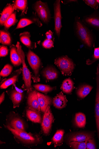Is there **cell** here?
Here are the masks:
<instances>
[{
    "label": "cell",
    "instance_id": "6da1fadb",
    "mask_svg": "<svg viewBox=\"0 0 99 149\" xmlns=\"http://www.w3.org/2000/svg\"><path fill=\"white\" fill-rule=\"evenodd\" d=\"M4 126L6 129L11 132L16 142L24 146L30 147L43 142V139L39 134L28 133L26 131L13 129L5 125Z\"/></svg>",
    "mask_w": 99,
    "mask_h": 149
},
{
    "label": "cell",
    "instance_id": "7a4b0ae2",
    "mask_svg": "<svg viewBox=\"0 0 99 149\" xmlns=\"http://www.w3.org/2000/svg\"><path fill=\"white\" fill-rule=\"evenodd\" d=\"M73 29L75 36L85 46L89 48L93 47V35L78 16L75 18Z\"/></svg>",
    "mask_w": 99,
    "mask_h": 149
},
{
    "label": "cell",
    "instance_id": "3957f363",
    "mask_svg": "<svg viewBox=\"0 0 99 149\" xmlns=\"http://www.w3.org/2000/svg\"><path fill=\"white\" fill-rule=\"evenodd\" d=\"M5 125L14 130L26 132L28 127L25 120L13 111L10 112L7 115Z\"/></svg>",
    "mask_w": 99,
    "mask_h": 149
},
{
    "label": "cell",
    "instance_id": "277c9868",
    "mask_svg": "<svg viewBox=\"0 0 99 149\" xmlns=\"http://www.w3.org/2000/svg\"><path fill=\"white\" fill-rule=\"evenodd\" d=\"M16 46L17 51L21 59L22 65L23 79L24 84L23 88L28 92L33 89L31 84L32 75L25 63V53L22 49L20 43L18 42Z\"/></svg>",
    "mask_w": 99,
    "mask_h": 149
},
{
    "label": "cell",
    "instance_id": "5b68a950",
    "mask_svg": "<svg viewBox=\"0 0 99 149\" xmlns=\"http://www.w3.org/2000/svg\"><path fill=\"white\" fill-rule=\"evenodd\" d=\"M27 58L28 63L34 73V76L33 77L34 83L39 82V72L41 66L40 59L36 54L30 49L27 53Z\"/></svg>",
    "mask_w": 99,
    "mask_h": 149
},
{
    "label": "cell",
    "instance_id": "8992f818",
    "mask_svg": "<svg viewBox=\"0 0 99 149\" xmlns=\"http://www.w3.org/2000/svg\"><path fill=\"white\" fill-rule=\"evenodd\" d=\"M54 62L64 75H70L75 68L73 62L67 56H63L56 58Z\"/></svg>",
    "mask_w": 99,
    "mask_h": 149
},
{
    "label": "cell",
    "instance_id": "52a82bcc",
    "mask_svg": "<svg viewBox=\"0 0 99 149\" xmlns=\"http://www.w3.org/2000/svg\"><path fill=\"white\" fill-rule=\"evenodd\" d=\"M34 8L40 20L44 23L48 24L51 19V15L48 4L41 1L37 2Z\"/></svg>",
    "mask_w": 99,
    "mask_h": 149
},
{
    "label": "cell",
    "instance_id": "ba28073f",
    "mask_svg": "<svg viewBox=\"0 0 99 149\" xmlns=\"http://www.w3.org/2000/svg\"><path fill=\"white\" fill-rule=\"evenodd\" d=\"M54 118L50 106H48L44 113L41 123V131L45 136H48L50 134Z\"/></svg>",
    "mask_w": 99,
    "mask_h": 149
},
{
    "label": "cell",
    "instance_id": "9c48e42d",
    "mask_svg": "<svg viewBox=\"0 0 99 149\" xmlns=\"http://www.w3.org/2000/svg\"><path fill=\"white\" fill-rule=\"evenodd\" d=\"M54 10L55 30L56 34L59 38L62 27L61 6L60 0H57L55 1L54 4Z\"/></svg>",
    "mask_w": 99,
    "mask_h": 149
},
{
    "label": "cell",
    "instance_id": "30bf717a",
    "mask_svg": "<svg viewBox=\"0 0 99 149\" xmlns=\"http://www.w3.org/2000/svg\"><path fill=\"white\" fill-rule=\"evenodd\" d=\"M37 92L35 89H33L27 92V107L41 112L38 100Z\"/></svg>",
    "mask_w": 99,
    "mask_h": 149
},
{
    "label": "cell",
    "instance_id": "8fae6325",
    "mask_svg": "<svg viewBox=\"0 0 99 149\" xmlns=\"http://www.w3.org/2000/svg\"><path fill=\"white\" fill-rule=\"evenodd\" d=\"M22 72V69L20 68L14 72L8 78L2 80L0 86L1 89H5L12 85L15 84L18 82L19 77Z\"/></svg>",
    "mask_w": 99,
    "mask_h": 149
},
{
    "label": "cell",
    "instance_id": "7c38bea8",
    "mask_svg": "<svg viewBox=\"0 0 99 149\" xmlns=\"http://www.w3.org/2000/svg\"><path fill=\"white\" fill-rule=\"evenodd\" d=\"M24 115L26 118L32 122L41 124L42 118L40 112L28 107H26Z\"/></svg>",
    "mask_w": 99,
    "mask_h": 149
},
{
    "label": "cell",
    "instance_id": "4fadbf2b",
    "mask_svg": "<svg viewBox=\"0 0 99 149\" xmlns=\"http://www.w3.org/2000/svg\"><path fill=\"white\" fill-rule=\"evenodd\" d=\"M97 68V87L95 102V112L98 136L99 140V65Z\"/></svg>",
    "mask_w": 99,
    "mask_h": 149
},
{
    "label": "cell",
    "instance_id": "5bb4252c",
    "mask_svg": "<svg viewBox=\"0 0 99 149\" xmlns=\"http://www.w3.org/2000/svg\"><path fill=\"white\" fill-rule=\"evenodd\" d=\"M6 93L13 103V108L19 107L23 100V93L19 91L16 88L7 91Z\"/></svg>",
    "mask_w": 99,
    "mask_h": 149
},
{
    "label": "cell",
    "instance_id": "9a60e30c",
    "mask_svg": "<svg viewBox=\"0 0 99 149\" xmlns=\"http://www.w3.org/2000/svg\"><path fill=\"white\" fill-rule=\"evenodd\" d=\"M82 21L86 26L99 30V14L98 13L84 16Z\"/></svg>",
    "mask_w": 99,
    "mask_h": 149
},
{
    "label": "cell",
    "instance_id": "2e32d148",
    "mask_svg": "<svg viewBox=\"0 0 99 149\" xmlns=\"http://www.w3.org/2000/svg\"><path fill=\"white\" fill-rule=\"evenodd\" d=\"M93 138L92 134L84 132H78L70 134L67 137L68 142L77 141L80 142H86L90 139Z\"/></svg>",
    "mask_w": 99,
    "mask_h": 149
},
{
    "label": "cell",
    "instance_id": "e0dca14e",
    "mask_svg": "<svg viewBox=\"0 0 99 149\" xmlns=\"http://www.w3.org/2000/svg\"><path fill=\"white\" fill-rule=\"evenodd\" d=\"M42 76L46 80H52L57 79L59 75L58 71L51 65L48 66L41 72Z\"/></svg>",
    "mask_w": 99,
    "mask_h": 149
},
{
    "label": "cell",
    "instance_id": "ac0fdd59",
    "mask_svg": "<svg viewBox=\"0 0 99 149\" xmlns=\"http://www.w3.org/2000/svg\"><path fill=\"white\" fill-rule=\"evenodd\" d=\"M37 96L41 112L44 113L47 107L53 103V100L50 97L38 92Z\"/></svg>",
    "mask_w": 99,
    "mask_h": 149
},
{
    "label": "cell",
    "instance_id": "d6986e66",
    "mask_svg": "<svg viewBox=\"0 0 99 149\" xmlns=\"http://www.w3.org/2000/svg\"><path fill=\"white\" fill-rule=\"evenodd\" d=\"M67 102L66 97L61 92L55 97L52 103L53 106L56 108L62 109L66 107Z\"/></svg>",
    "mask_w": 99,
    "mask_h": 149
},
{
    "label": "cell",
    "instance_id": "ffe728a7",
    "mask_svg": "<svg viewBox=\"0 0 99 149\" xmlns=\"http://www.w3.org/2000/svg\"><path fill=\"white\" fill-rule=\"evenodd\" d=\"M15 9V6L10 4H8L2 12L0 19V24L1 25H4L6 21L12 14Z\"/></svg>",
    "mask_w": 99,
    "mask_h": 149
},
{
    "label": "cell",
    "instance_id": "44dd1931",
    "mask_svg": "<svg viewBox=\"0 0 99 149\" xmlns=\"http://www.w3.org/2000/svg\"><path fill=\"white\" fill-rule=\"evenodd\" d=\"M10 59L11 63L15 66L22 64L21 60L17 51L16 46L12 45L10 48Z\"/></svg>",
    "mask_w": 99,
    "mask_h": 149
},
{
    "label": "cell",
    "instance_id": "7402d4cb",
    "mask_svg": "<svg viewBox=\"0 0 99 149\" xmlns=\"http://www.w3.org/2000/svg\"><path fill=\"white\" fill-rule=\"evenodd\" d=\"M64 131L63 130H58L56 131L51 139V142L55 147L61 145L64 141Z\"/></svg>",
    "mask_w": 99,
    "mask_h": 149
},
{
    "label": "cell",
    "instance_id": "603a6c76",
    "mask_svg": "<svg viewBox=\"0 0 99 149\" xmlns=\"http://www.w3.org/2000/svg\"><path fill=\"white\" fill-rule=\"evenodd\" d=\"M74 88V83L71 79H65L62 83L61 89L64 93L69 94L71 93Z\"/></svg>",
    "mask_w": 99,
    "mask_h": 149
},
{
    "label": "cell",
    "instance_id": "cb8c5ba5",
    "mask_svg": "<svg viewBox=\"0 0 99 149\" xmlns=\"http://www.w3.org/2000/svg\"><path fill=\"white\" fill-rule=\"evenodd\" d=\"M93 87L88 85H83L80 87L77 91L78 97L81 99L86 97L90 93Z\"/></svg>",
    "mask_w": 99,
    "mask_h": 149
},
{
    "label": "cell",
    "instance_id": "d4e9b609",
    "mask_svg": "<svg viewBox=\"0 0 99 149\" xmlns=\"http://www.w3.org/2000/svg\"><path fill=\"white\" fill-rule=\"evenodd\" d=\"M76 125L78 127L82 128L85 127L86 118L85 115L81 113L76 114L75 118Z\"/></svg>",
    "mask_w": 99,
    "mask_h": 149
},
{
    "label": "cell",
    "instance_id": "484cf974",
    "mask_svg": "<svg viewBox=\"0 0 99 149\" xmlns=\"http://www.w3.org/2000/svg\"><path fill=\"white\" fill-rule=\"evenodd\" d=\"M33 86L37 91L45 94H47L56 89L55 87H52L48 85L40 84H35Z\"/></svg>",
    "mask_w": 99,
    "mask_h": 149
},
{
    "label": "cell",
    "instance_id": "4316f807",
    "mask_svg": "<svg viewBox=\"0 0 99 149\" xmlns=\"http://www.w3.org/2000/svg\"><path fill=\"white\" fill-rule=\"evenodd\" d=\"M30 36V33L27 32L22 33L20 35L21 42L25 45L29 47H30L32 46Z\"/></svg>",
    "mask_w": 99,
    "mask_h": 149
},
{
    "label": "cell",
    "instance_id": "83f0119b",
    "mask_svg": "<svg viewBox=\"0 0 99 149\" xmlns=\"http://www.w3.org/2000/svg\"><path fill=\"white\" fill-rule=\"evenodd\" d=\"M1 43L3 45H10L11 43V39L9 33L8 32L1 31Z\"/></svg>",
    "mask_w": 99,
    "mask_h": 149
},
{
    "label": "cell",
    "instance_id": "f1b7e54d",
    "mask_svg": "<svg viewBox=\"0 0 99 149\" xmlns=\"http://www.w3.org/2000/svg\"><path fill=\"white\" fill-rule=\"evenodd\" d=\"M14 6L15 9L24 12L27 8V1L26 0H17Z\"/></svg>",
    "mask_w": 99,
    "mask_h": 149
},
{
    "label": "cell",
    "instance_id": "f546056e",
    "mask_svg": "<svg viewBox=\"0 0 99 149\" xmlns=\"http://www.w3.org/2000/svg\"><path fill=\"white\" fill-rule=\"evenodd\" d=\"M17 22L16 13L15 12H13L5 23L4 26L5 28L6 29H8L11 26L15 25Z\"/></svg>",
    "mask_w": 99,
    "mask_h": 149
},
{
    "label": "cell",
    "instance_id": "4dcf8cb0",
    "mask_svg": "<svg viewBox=\"0 0 99 149\" xmlns=\"http://www.w3.org/2000/svg\"><path fill=\"white\" fill-rule=\"evenodd\" d=\"M69 145L74 149H86L87 145L86 142L72 141L68 143Z\"/></svg>",
    "mask_w": 99,
    "mask_h": 149
},
{
    "label": "cell",
    "instance_id": "1f68e13d",
    "mask_svg": "<svg viewBox=\"0 0 99 149\" xmlns=\"http://www.w3.org/2000/svg\"><path fill=\"white\" fill-rule=\"evenodd\" d=\"M12 70V66L10 64H7L4 66L0 73V75L3 77H7L11 74Z\"/></svg>",
    "mask_w": 99,
    "mask_h": 149
},
{
    "label": "cell",
    "instance_id": "d6a6232c",
    "mask_svg": "<svg viewBox=\"0 0 99 149\" xmlns=\"http://www.w3.org/2000/svg\"><path fill=\"white\" fill-rule=\"evenodd\" d=\"M34 22L31 20L26 18H23L20 19L19 21L16 29H22L29 25Z\"/></svg>",
    "mask_w": 99,
    "mask_h": 149
},
{
    "label": "cell",
    "instance_id": "836d02e7",
    "mask_svg": "<svg viewBox=\"0 0 99 149\" xmlns=\"http://www.w3.org/2000/svg\"><path fill=\"white\" fill-rule=\"evenodd\" d=\"M92 60L89 59L86 61V63L88 65H90L96 61L99 60V47L94 48L93 55L92 56Z\"/></svg>",
    "mask_w": 99,
    "mask_h": 149
},
{
    "label": "cell",
    "instance_id": "e575fe53",
    "mask_svg": "<svg viewBox=\"0 0 99 149\" xmlns=\"http://www.w3.org/2000/svg\"><path fill=\"white\" fill-rule=\"evenodd\" d=\"M83 1L87 5L95 10L97 9L99 5L96 0H83Z\"/></svg>",
    "mask_w": 99,
    "mask_h": 149
},
{
    "label": "cell",
    "instance_id": "d590c367",
    "mask_svg": "<svg viewBox=\"0 0 99 149\" xmlns=\"http://www.w3.org/2000/svg\"><path fill=\"white\" fill-rule=\"evenodd\" d=\"M42 46L46 49H51L54 47V42L51 39H46L42 44Z\"/></svg>",
    "mask_w": 99,
    "mask_h": 149
},
{
    "label": "cell",
    "instance_id": "8d00e7d4",
    "mask_svg": "<svg viewBox=\"0 0 99 149\" xmlns=\"http://www.w3.org/2000/svg\"><path fill=\"white\" fill-rule=\"evenodd\" d=\"M87 145L86 149H96L95 141L94 139H91L86 141Z\"/></svg>",
    "mask_w": 99,
    "mask_h": 149
},
{
    "label": "cell",
    "instance_id": "74e56055",
    "mask_svg": "<svg viewBox=\"0 0 99 149\" xmlns=\"http://www.w3.org/2000/svg\"><path fill=\"white\" fill-rule=\"evenodd\" d=\"M8 47L4 45L1 46L0 48V56L4 57L6 56L8 54Z\"/></svg>",
    "mask_w": 99,
    "mask_h": 149
},
{
    "label": "cell",
    "instance_id": "f35d334b",
    "mask_svg": "<svg viewBox=\"0 0 99 149\" xmlns=\"http://www.w3.org/2000/svg\"><path fill=\"white\" fill-rule=\"evenodd\" d=\"M53 33L51 31H49L47 32L46 34L47 39H51L53 38Z\"/></svg>",
    "mask_w": 99,
    "mask_h": 149
},
{
    "label": "cell",
    "instance_id": "ab89813d",
    "mask_svg": "<svg viewBox=\"0 0 99 149\" xmlns=\"http://www.w3.org/2000/svg\"><path fill=\"white\" fill-rule=\"evenodd\" d=\"M5 92H3L0 96V104H1L5 100Z\"/></svg>",
    "mask_w": 99,
    "mask_h": 149
},
{
    "label": "cell",
    "instance_id": "60d3db41",
    "mask_svg": "<svg viewBox=\"0 0 99 149\" xmlns=\"http://www.w3.org/2000/svg\"><path fill=\"white\" fill-rule=\"evenodd\" d=\"M6 143L5 142L1 141V142H0V143H1V144H5Z\"/></svg>",
    "mask_w": 99,
    "mask_h": 149
},
{
    "label": "cell",
    "instance_id": "b9f144b4",
    "mask_svg": "<svg viewBox=\"0 0 99 149\" xmlns=\"http://www.w3.org/2000/svg\"><path fill=\"white\" fill-rule=\"evenodd\" d=\"M97 1L98 2V3H99V1H98V0H97Z\"/></svg>",
    "mask_w": 99,
    "mask_h": 149
}]
</instances>
